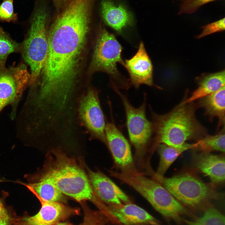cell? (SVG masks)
Returning <instances> with one entry per match:
<instances>
[{
    "mask_svg": "<svg viewBox=\"0 0 225 225\" xmlns=\"http://www.w3.org/2000/svg\"><path fill=\"white\" fill-rule=\"evenodd\" d=\"M91 0H69L58 15L48 35V51L38 90L52 96L74 93L77 68L88 31Z\"/></svg>",
    "mask_w": 225,
    "mask_h": 225,
    "instance_id": "6da1fadb",
    "label": "cell"
},
{
    "mask_svg": "<svg viewBox=\"0 0 225 225\" xmlns=\"http://www.w3.org/2000/svg\"><path fill=\"white\" fill-rule=\"evenodd\" d=\"M193 102H181L164 114L155 112L149 105L155 135L154 145L163 143L179 147L187 140L197 141L207 134L206 129L196 117L198 107Z\"/></svg>",
    "mask_w": 225,
    "mask_h": 225,
    "instance_id": "7a4b0ae2",
    "label": "cell"
},
{
    "mask_svg": "<svg viewBox=\"0 0 225 225\" xmlns=\"http://www.w3.org/2000/svg\"><path fill=\"white\" fill-rule=\"evenodd\" d=\"M47 158L44 173L62 194L79 202L89 200L101 204L88 175L75 159L58 148L50 151Z\"/></svg>",
    "mask_w": 225,
    "mask_h": 225,
    "instance_id": "3957f363",
    "label": "cell"
},
{
    "mask_svg": "<svg viewBox=\"0 0 225 225\" xmlns=\"http://www.w3.org/2000/svg\"><path fill=\"white\" fill-rule=\"evenodd\" d=\"M153 179L165 188L178 201L192 211H204L212 206L218 195L212 186L205 183L191 173L184 172L170 178L151 172Z\"/></svg>",
    "mask_w": 225,
    "mask_h": 225,
    "instance_id": "277c9868",
    "label": "cell"
},
{
    "mask_svg": "<svg viewBox=\"0 0 225 225\" xmlns=\"http://www.w3.org/2000/svg\"><path fill=\"white\" fill-rule=\"evenodd\" d=\"M128 185L144 198L155 209L168 221L179 225L186 217L196 216L178 201L165 188L154 179L140 172L132 175Z\"/></svg>",
    "mask_w": 225,
    "mask_h": 225,
    "instance_id": "5b68a950",
    "label": "cell"
},
{
    "mask_svg": "<svg viewBox=\"0 0 225 225\" xmlns=\"http://www.w3.org/2000/svg\"><path fill=\"white\" fill-rule=\"evenodd\" d=\"M47 19L46 10L42 7L36 8L31 18L27 37L22 44L23 58L30 68V85L39 77L47 58L48 51Z\"/></svg>",
    "mask_w": 225,
    "mask_h": 225,
    "instance_id": "8992f818",
    "label": "cell"
},
{
    "mask_svg": "<svg viewBox=\"0 0 225 225\" xmlns=\"http://www.w3.org/2000/svg\"><path fill=\"white\" fill-rule=\"evenodd\" d=\"M100 32L93 54V68L108 74L112 88L128 90L131 85L129 79L120 72L117 66L118 63L124 66L122 47L115 36L105 28Z\"/></svg>",
    "mask_w": 225,
    "mask_h": 225,
    "instance_id": "52a82bcc",
    "label": "cell"
},
{
    "mask_svg": "<svg viewBox=\"0 0 225 225\" xmlns=\"http://www.w3.org/2000/svg\"><path fill=\"white\" fill-rule=\"evenodd\" d=\"M112 89L119 97L123 104L130 140L135 148L137 156H141L154 134L152 122L148 120L146 115V94L144 93L142 103L136 108L131 104L127 95L117 88Z\"/></svg>",
    "mask_w": 225,
    "mask_h": 225,
    "instance_id": "ba28073f",
    "label": "cell"
},
{
    "mask_svg": "<svg viewBox=\"0 0 225 225\" xmlns=\"http://www.w3.org/2000/svg\"><path fill=\"white\" fill-rule=\"evenodd\" d=\"M100 92L94 88L88 87L79 101L78 116L90 139H98L107 145L105 132L106 119L100 104Z\"/></svg>",
    "mask_w": 225,
    "mask_h": 225,
    "instance_id": "9c48e42d",
    "label": "cell"
},
{
    "mask_svg": "<svg viewBox=\"0 0 225 225\" xmlns=\"http://www.w3.org/2000/svg\"><path fill=\"white\" fill-rule=\"evenodd\" d=\"M31 78L23 63L0 68V112L10 105L12 108L11 117H15L18 105L24 91L30 86Z\"/></svg>",
    "mask_w": 225,
    "mask_h": 225,
    "instance_id": "30bf717a",
    "label": "cell"
},
{
    "mask_svg": "<svg viewBox=\"0 0 225 225\" xmlns=\"http://www.w3.org/2000/svg\"><path fill=\"white\" fill-rule=\"evenodd\" d=\"M25 186L37 197L41 204L39 212L32 216L12 218L11 225H53L61 220L78 212V210L58 202L45 200L28 184Z\"/></svg>",
    "mask_w": 225,
    "mask_h": 225,
    "instance_id": "8fae6325",
    "label": "cell"
},
{
    "mask_svg": "<svg viewBox=\"0 0 225 225\" xmlns=\"http://www.w3.org/2000/svg\"><path fill=\"white\" fill-rule=\"evenodd\" d=\"M105 132L107 146L117 166L122 171L134 168L129 143L115 124L112 116L111 121L106 119Z\"/></svg>",
    "mask_w": 225,
    "mask_h": 225,
    "instance_id": "7c38bea8",
    "label": "cell"
},
{
    "mask_svg": "<svg viewBox=\"0 0 225 225\" xmlns=\"http://www.w3.org/2000/svg\"><path fill=\"white\" fill-rule=\"evenodd\" d=\"M124 62V66L129 73L131 85L137 89L142 85L154 86L152 65L142 42L140 43L136 53Z\"/></svg>",
    "mask_w": 225,
    "mask_h": 225,
    "instance_id": "4fadbf2b",
    "label": "cell"
},
{
    "mask_svg": "<svg viewBox=\"0 0 225 225\" xmlns=\"http://www.w3.org/2000/svg\"><path fill=\"white\" fill-rule=\"evenodd\" d=\"M88 176L98 197L110 205L130 202L129 197L112 181L102 172L87 169Z\"/></svg>",
    "mask_w": 225,
    "mask_h": 225,
    "instance_id": "5bb4252c",
    "label": "cell"
},
{
    "mask_svg": "<svg viewBox=\"0 0 225 225\" xmlns=\"http://www.w3.org/2000/svg\"><path fill=\"white\" fill-rule=\"evenodd\" d=\"M108 211L118 221L124 225H163L146 211L130 202L110 205Z\"/></svg>",
    "mask_w": 225,
    "mask_h": 225,
    "instance_id": "9a60e30c",
    "label": "cell"
},
{
    "mask_svg": "<svg viewBox=\"0 0 225 225\" xmlns=\"http://www.w3.org/2000/svg\"><path fill=\"white\" fill-rule=\"evenodd\" d=\"M195 168L210 179L212 185L224 181L225 159L223 154L217 155L202 152L195 154L193 158Z\"/></svg>",
    "mask_w": 225,
    "mask_h": 225,
    "instance_id": "2e32d148",
    "label": "cell"
},
{
    "mask_svg": "<svg viewBox=\"0 0 225 225\" xmlns=\"http://www.w3.org/2000/svg\"><path fill=\"white\" fill-rule=\"evenodd\" d=\"M101 12L105 23L119 33L132 24V14L122 5L115 4L110 0H103Z\"/></svg>",
    "mask_w": 225,
    "mask_h": 225,
    "instance_id": "e0dca14e",
    "label": "cell"
},
{
    "mask_svg": "<svg viewBox=\"0 0 225 225\" xmlns=\"http://www.w3.org/2000/svg\"><path fill=\"white\" fill-rule=\"evenodd\" d=\"M225 85L215 92L199 99L196 103L198 108H202L205 111V115L212 121L217 117L218 122L217 130L220 127L225 126Z\"/></svg>",
    "mask_w": 225,
    "mask_h": 225,
    "instance_id": "ac0fdd59",
    "label": "cell"
},
{
    "mask_svg": "<svg viewBox=\"0 0 225 225\" xmlns=\"http://www.w3.org/2000/svg\"><path fill=\"white\" fill-rule=\"evenodd\" d=\"M224 70L209 74L202 77L198 82V87L190 97L182 101L183 103L193 102L217 91L225 85Z\"/></svg>",
    "mask_w": 225,
    "mask_h": 225,
    "instance_id": "d6986e66",
    "label": "cell"
},
{
    "mask_svg": "<svg viewBox=\"0 0 225 225\" xmlns=\"http://www.w3.org/2000/svg\"><path fill=\"white\" fill-rule=\"evenodd\" d=\"M194 143H184L179 147H175L161 143L158 145V151L160 156V162L156 172L158 174L164 176L172 164L178 157L185 151L193 149Z\"/></svg>",
    "mask_w": 225,
    "mask_h": 225,
    "instance_id": "ffe728a7",
    "label": "cell"
},
{
    "mask_svg": "<svg viewBox=\"0 0 225 225\" xmlns=\"http://www.w3.org/2000/svg\"><path fill=\"white\" fill-rule=\"evenodd\" d=\"M42 199L47 201L59 202L64 200V195L50 178L43 173L38 181L28 184Z\"/></svg>",
    "mask_w": 225,
    "mask_h": 225,
    "instance_id": "44dd1931",
    "label": "cell"
},
{
    "mask_svg": "<svg viewBox=\"0 0 225 225\" xmlns=\"http://www.w3.org/2000/svg\"><path fill=\"white\" fill-rule=\"evenodd\" d=\"M193 149L202 152H210L212 151L225 152V126L217 134H207L194 143Z\"/></svg>",
    "mask_w": 225,
    "mask_h": 225,
    "instance_id": "7402d4cb",
    "label": "cell"
},
{
    "mask_svg": "<svg viewBox=\"0 0 225 225\" xmlns=\"http://www.w3.org/2000/svg\"><path fill=\"white\" fill-rule=\"evenodd\" d=\"M225 216L216 208L211 206L204 211L203 215L192 220L185 218L183 222L187 225H225Z\"/></svg>",
    "mask_w": 225,
    "mask_h": 225,
    "instance_id": "603a6c76",
    "label": "cell"
},
{
    "mask_svg": "<svg viewBox=\"0 0 225 225\" xmlns=\"http://www.w3.org/2000/svg\"><path fill=\"white\" fill-rule=\"evenodd\" d=\"M22 45L13 40L0 27V68L5 66L8 56L11 53L21 52Z\"/></svg>",
    "mask_w": 225,
    "mask_h": 225,
    "instance_id": "cb8c5ba5",
    "label": "cell"
},
{
    "mask_svg": "<svg viewBox=\"0 0 225 225\" xmlns=\"http://www.w3.org/2000/svg\"><path fill=\"white\" fill-rule=\"evenodd\" d=\"M14 0H3L0 4V20L6 22H15L18 18L14 11Z\"/></svg>",
    "mask_w": 225,
    "mask_h": 225,
    "instance_id": "d4e9b609",
    "label": "cell"
},
{
    "mask_svg": "<svg viewBox=\"0 0 225 225\" xmlns=\"http://www.w3.org/2000/svg\"><path fill=\"white\" fill-rule=\"evenodd\" d=\"M216 0H185L181 4L178 14L193 13L204 5Z\"/></svg>",
    "mask_w": 225,
    "mask_h": 225,
    "instance_id": "484cf974",
    "label": "cell"
},
{
    "mask_svg": "<svg viewBox=\"0 0 225 225\" xmlns=\"http://www.w3.org/2000/svg\"><path fill=\"white\" fill-rule=\"evenodd\" d=\"M225 18L203 26L201 33L197 37L200 38L212 33L225 30Z\"/></svg>",
    "mask_w": 225,
    "mask_h": 225,
    "instance_id": "4316f807",
    "label": "cell"
},
{
    "mask_svg": "<svg viewBox=\"0 0 225 225\" xmlns=\"http://www.w3.org/2000/svg\"><path fill=\"white\" fill-rule=\"evenodd\" d=\"M106 219L102 213L98 212L88 211L84 217L83 225H105Z\"/></svg>",
    "mask_w": 225,
    "mask_h": 225,
    "instance_id": "83f0119b",
    "label": "cell"
},
{
    "mask_svg": "<svg viewBox=\"0 0 225 225\" xmlns=\"http://www.w3.org/2000/svg\"><path fill=\"white\" fill-rule=\"evenodd\" d=\"M11 219L7 213L0 218V225H11Z\"/></svg>",
    "mask_w": 225,
    "mask_h": 225,
    "instance_id": "f1b7e54d",
    "label": "cell"
},
{
    "mask_svg": "<svg viewBox=\"0 0 225 225\" xmlns=\"http://www.w3.org/2000/svg\"><path fill=\"white\" fill-rule=\"evenodd\" d=\"M2 202L0 201V218L7 213Z\"/></svg>",
    "mask_w": 225,
    "mask_h": 225,
    "instance_id": "f546056e",
    "label": "cell"
},
{
    "mask_svg": "<svg viewBox=\"0 0 225 225\" xmlns=\"http://www.w3.org/2000/svg\"><path fill=\"white\" fill-rule=\"evenodd\" d=\"M53 225H71L70 224L67 223H57Z\"/></svg>",
    "mask_w": 225,
    "mask_h": 225,
    "instance_id": "4dcf8cb0",
    "label": "cell"
},
{
    "mask_svg": "<svg viewBox=\"0 0 225 225\" xmlns=\"http://www.w3.org/2000/svg\"><path fill=\"white\" fill-rule=\"evenodd\" d=\"M179 0L181 1H182V2L184 1H185V0Z\"/></svg>",
    "mask_w": 225,
    "mask_h": 225,
    "instance_id": "1f68e13d",
    "label": "cell"
},
{
    "mask_svg": "<svg viewBox=\"0 0 225 225\" xmlns=\"http://www.w3.org/2000/svg\"><path fill=\"white\" fill-rule=\"evenodd\" d=\"M58 0V1H62V0Z\"/></svg>",
    "mask_w": 225,
    "mask_h": 225,
    "instance_id": "d6a6232c",
    "label": "cell"
},
{
    "mask_svg": "<svg viewBox=\"0 0 225 225\" xmlns=\"http://www.w3.org/2000/svg\"><path fill=\"white\" fill-rule=\"evenodd\" d=\"M1 181V180H0V182L1 181Z\"/></svg>",
    "mask_w": 225,
    "mask_h": 225,
    "instance_id": "836d02e7",
    "label": "cell"
}]
</instances>
